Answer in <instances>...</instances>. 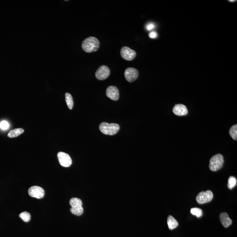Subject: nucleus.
<instances>
[{"mask_svg": "<svg viewBox=\"0 0 237 237\" xmlns=\"http://www.w3.org/2000/svg\"><path fill=\"white\" fill-rule=\"evenodd\" d=\"M99 46V41L97 38L90 37L83 40L81 47L85 52L91 53L98 51Z\"/></svg>", "mask_w": 237, "mask_h": 237, "instance_id": "f257e3e1", "label": "nucleus"}, {"mask_svg": "<svg viewBox=\"0 0 237 237\" xmlns=\"http://www.w3.org/2000/svg\"><path fill=\"white\" fill-rule=\"evenodd\" d=\"M100 130L105 135H115L119 130V126L118 124H108L106 122H103L100 124Z\"/></svg>", "mask_w": 237, "mask_h": 237, "instance_id": "f03ea898", "label": "nucleus"}, {"mask_svg": "<svg viewBox=\"0 0 237 237\" xmlns=\"http://www.w3.org/2000/svg\"><path fill=\"white\" fill-rule=\"evenodd\" d=\"M224 163V158L220 154L214 155L210 160L209 168L212 171H216L222 168Z\"/></svg>", "mask_w": 237, "mask_h": 237, "instance_id": "7ed1b4c3", "label": "nucleus"}, {"mask_svg": "<svg viewBox=\"0 0 237 237\" xmlns=\"http://www.w3.org/2000/svg\"><path fill=\"white\" fill-rule=\"evenodd\" d=\"M213 198V192L211 190L206 191L205 192L202 191L196 196V199L199 204L207 203L211 201Z\"/></svg>", "mask_w": 237, "mask_h": 237, "instance_id": "20e7f679", "label": "nucleus"}, {"mask_svg": "<svg viewBox=\"0 0 237 237\" xmlns=\"http://www.w3.org/2000/svg\"><path fill=\"white\" fill-rule=\"evenodd\" d=\"M120 55L122 58L125 60L132 61L135 58L137 53L135 51L131 49L129 47L124 46L122 47L121 49Z\"/></svg>", "mask_w": 237, "mask_h": 237, "instance_id": "39448f33", "label": "nucleus"}, {"mask_svg": "<svg viewBox=\"0 0 237 237\" xmlns=\"http://www.w3.org/2000/svg\"><path fill=\"white\" fill-rule=\"evenodd\" d=\"M110 70L108 66L105 65L101 66L96 71L95 77L99 80L106 79L110 75Z\"/></svg>", "mask_w": 237, "mask_h": 237, "instance_id": "423d86ee", "label": "nucleus"}, {"mask_svg": "<svg viewBox=\"0 0 237 237\" xmlns=\"http://www.w3.org/2000/svg\"><path fill=\"white\" fill-rule=\"evenodd\" d=\"M139 72L136 68L130 67L126 69L124 76L127 81L131 83L134 82L138 78Z\"/></svg>", "mask_w": 237, "mask_h": 237, "instance_id": "0eeeda50", "label": "nucleus"}, {"mask_svg": "<svg viewBox=\"0 0 237 237\" xmlns=\"http://www.w3.org/2000/svg\"><path fill=\"white\" fill-rule=\"evenodd\" d=\"M57 155L59 163L61 166L63 167H68L71 165L72 163V160L68 154L59 152Z\"/></svg>", "mask_w": 237, "mask_h": 237, "instance_id": "6e6552de", "label": "nucleus"}, {"mask_svg": "<svg viewBox=\"0 0 237 237\" xmlns=\"http://www.w3.org/2000/svg\"><path fill=\"white\" fill-rule=\"evenodd\" d=\"M28 193L31 197L40 199L44 196V191L41 187L35 186L29 188Z\"/></svg>", "mask_w": 237, "mask_h": 237, "instance_id": "1a4fd4ad", "label": "nucleus"}, {"mask_svg": "<svg viewBox=\"0 0 237 237\" xmlns=\"http://www.w3.org/2000/svg\"><path fill=\"white\" fill-rule=\"evenodd\" d=\"M106 95L108 98L113 101H117L119 99V91L117 87L110 86L106 89Z\"/></svg>", "mask_w": 237, "mask_h": 237, "instance_id": "9d476101", "label": "nucleus"}, {"mask_svg": "<svg viewBox=\"0 0 237 237\" xmlns=\"http://www.w3.org/2000/svg\"><path fill=\"white\" fill-rule=\"evenodd\" d=\"M173 111L176 115L179 116H185L188 113L186 106L181 104L176 105L173 108Z\"/></svg>", "mask_w": 237, "mask_h": 237, "instance_id": "9b49d317", "label": "nucleus"}, {"mask_svg": "<svg viewBox=\"0 0 237 237\" xmlns=\"http://www.w3.org/2000/svg\"><path fill=\"white\" fill-rule=\"evenodd\" d=\"M220 219L221 224L225 227H228L232 224V220L229 218L227 213H221L220 214Z\"/></svg>", "mask_w": 237, "mask_h": 237, "instance_id": "f8f14e48", "label": "nucleus"}, {"mask_svg": "<svg viewBox=\"0 0 237 237\" xmlns=\"http://www.w3.org/2000/svg\"><path fill=\"white\" fill-rule=\"evenodd\" d=\"M167 224L169 229L173 230L176 228L179 224L177 221L172 216H169L167 219Z\"/></svg>", "mask_w": 237, "mask_h": 237, "instance_id": "ddd939ff", "label": "nucleus"}, {"mask_svg": "<svg viewBox=\"0 0 237 237\" xmlns=\"http://www.w3.org/2000/svg\"><path fill=\"white\" fill-rule=\"evenodd\" d=\"M24 131V130L23 129L20 128L15 129L9 131L8 135V137L10 138H15V137H17L23 134Z\"/></svg>", "mask_w": 237, "mask_h": 237, "instance_id": "4468645a", "label": "nucleus"}, {"mask_svg": "<svg viewBox=\"0 0 237 237\" xmlns=\"http://www.w3.org/2000/svg\"><path fill=\"white\" fill-rule=\"evenodd\" d=\"M70 211L74 214L79 216L83 214V212H84V209H83L82 206H74V207H71L70 209Z\"/></svg>", "mask_w": 237, "mask_h": 237, "instance_id": "2eb2a0df", "label": "nucleus"}, {"mask_svg": "<svg viewBox=\"0 0 237 237\" xmlns=\"http://www.w3.org/2000/svg\"><path fill=\"white\" fill-rule=\"evenodd\" d=\"M66 101L67 103V106L70 110H72L74 106V101L73 97L69 93H66L65 94Z\"/></svg>", "mask_w": 237, "mask_h": 237, "instance_id": "dca6fc26", "label": "nucleus"}, {"mask_svg": "<svg viewBox=\"0 0 237 237\" xmlns=\"http://www.w3.org/2000/svg\"><path fill=\"white\" fill-rule=\"evenodd\" d=\"M71 207H74L77 206H82L83 203L80 199L77 198H73L70 200L69 201Z\"/></svg>", "mask_w": 237, "mask_h": 237, "instance_id": "f3484780", "label": "nucleus"}, {"mask_svg": "<svg viewBox=\"0 0 237 237\" xmlns=\"http://www.w3.org/2000/svg\"><path fill=\"white\" fill-rule=\"evenodd\" d=\"M229 134L230 137L234 140L236 141L237 139V125H234L230 128L229 130Z\"/></svg>", "mask_w": 237, "mask_h": 237, "instance_id": "a211bd4d", "label": "nucleus"}, {"mask_svg": "<svg viewBox=\"0 0 237 237\" xmlns=\"http://www.w3.org/2000/svg\"><path fill=\"white\" fill-rule=\"evenodd\" d=\"M237 179L233 176L230 177L228 180V188L230 189L233 188L236 185Z\"/></svg>", "mask_w": 237, "mask_h": 237, "instance_id": "6ab92c4d", "label": "nucleus"}, {"mask_svg": "<svg viewBox=\"0 0 237 237\" xmlns=\"http://www.w3.org/2000/svg\"><path fill=\"white\" fill-rule=\"evenodd\" d=\"M190 212L192 215L196 216L197 217H199V218L201 217L202 216V214H203L202 210L198 208H192Z\"/></svg>", "mask_w": 237, "mask_h": 237, "instance_id": "aec40b11", "label": "nucleus"}, {"mask_svg": "<svg viewBox=\"0 0 237 237\" xmlns=\"http://www.w3.org/2000/svg\"><path fill=\"white\" fill-rule=\"evenodd\" d=\"M19 216L25 222H28L31 219L30 213L27 212H24L21 213Z\"/></svg>", "mask_w": 237, "mask_h": 237, "instance_id": "412c9836", "label": "nucleus"}, {"mask_svg": "<svg viewBox=\"0 0 237 237\" xmlns=\"http://www.w3.org/2000/svg\"><path fill=\"white\" fill-rule=\"evenodd\" d=\"M9 127V123L6 121H2L0 123V128L3 130H7Z\"/></svg>", "mask_w": 237, "mask_h": 237, "instance_id": "4be33fe9", "label": "nucleus"}, {"mask_svg": "<svg viewBox=\"0 0 237 237\" xmlns=\"http://www.w3.org/2000/svg\"><path fill=\"white\" fill-rule=\"evenodd\" d=\"M155 25L153 23H149V24H148L146 25V29L149 30V31H150V30H152V29L155 28Z\"/></svg>", "mask_w": 237, "mask_h": 237, "instance_id": "5701e85b", "label": "nucleus"}, {"mask_svg": "<svg viewBox=\"0 0 237 237\" xmlns=\"http://www.w3.org/2000/svg\"><path fill=\"white\" fill-rule=\"evenodd\" d=\"M149 37L151 38H155L158 36V34L155 31H152L149 34Z\"/></svg>", "mask_w": 237, "mask_h": 237, "instance_id": "b1692460", "label": "nucleus"}, {"mask_svg": "<svg viewBox=\"0 0 237 237\" xmlns=\"http://www.w3.org/2000/svg\"><path fill=\"white\" fill-rule=\"evenodd\" d=\"M229 1H230V2H233V1H235V0H234V1H230V0H229Z\"/></svg>", "mask_w": 237, "mask_h": 237, "instance_id": "393cba45", "label": "nucleus"}]
</instances>
